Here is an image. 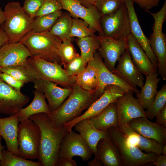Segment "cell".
<instances>
[{"label":"cell","instance_id":"22","mask_svg":"<svg viewBox=\"0 0 166 166\" xmlns=\"http://www.w3.org/2000/svg\"><path fill=\"white\" fill-rule=\"evenodd\" d=\"M127 49L132 60L141 73L146 76L158 71V69L131 34L127 38Z\"/></svg>","mask_w":166,"mask_h":166},{"label":"cell","instance_id":"16","mask_svg":"<svg viewBox=\"0 0 166 166\" xmlns=\"http://www.w3.org/2000/svg\"><path fill=\"white\" fill-rule=\"evenodd\" d=\"M30 101L29 97L18 92L0 79V113L11 116L18 114Z\"/></svg>","mask_w":166,"mask_h":166},{"label":"cell","instance_id":"43","mask_svg":"<svg viewBox=\"0 0 166 166\" xmlns=\"http://www.w3.org/2000/svg\"><path fill=\"white\" fill-rule=\"evenodd\" d=\"M1 79L4 82L18 92H21V89L24 83L18 80L10 75L2 73L0 75Z\"/></svg>","mask_w":166,"mask_h":166},{"label":"cell","instance_id":"20","mask_svg":"<svg viewBox=\"0 0 166 166\" xmlns=\"http://www.w3.org/2000/svg\"><path fill=\"white\" fill-rule=\"evenodd\" d=\"M32 55L20 42L8 43L0 49V66L2 67L24 65Z\"/></svg>","mask_w":166,"mask_h":166},{"label":"cell","instance_id":"54","mask_svg":"<svg viewBox=\"0 0 166 166\" xmlns=\"http://www.w3.org/2000/svg\"><path fill=\"white\" fill-rule=\"evenodd\" d=\"M1 68H2V67L0 66V75L1 73H2V72H1ZM0 79H1L0 77Z\"/></svg>","mask_w":166,"mask_h":166},{"label":"cell","instance_id":"17","mask_svg":"<svg viewBox=\"0 0 166 166\" xmlns=\"http://www.w3.org/2000/svg\"><path fill=\"white\" fill-rule=\"evenodd\" d=\"M118 61L117 65L112 72L132 87L141 89L144 83V77L133 63L127 49Z\"/></svg>","mask_w":166,"mask_h":166},{"label":"cell","instance_id":"49","mask_svg":"<svg viewBox=\"0 0 166 166\" xmlns=\"http://www.w3.org/2000/svg\"><path fill=\"white\" fill-rule=\"evenodd\" d=\"M84 6L88 7L94 5L96 0H78Z\"/></svg>","mask_w":166,"mask_h":166},{"label":"cell","instance_id":"8","mask_svg":"<svg viewBox=\"0 0 166 166\" xmlns=\"http://www.w3.org/2000/svg\"><path fill=\"white\" fill-rule=\"evenodd\" d=\"M40 132L38 126L28 119L19 124L17 142L19 156L33 160L39 157Z\"/></svg>","mask_w":166,"mask_h":166},{"label":"cell","instance_id":"3","mask_svg":"<svg viewBox=\"0 0 166 166\" xmlns=\"http://www.w3.org/2000/svg\"><path fill=\"white\" fill-rule=\"evenodd\" d=\"M57 62H52L39 57H29L24 68L29 75L34 79L48 81L65 88H73L76 77L69 74Z\"/></svg>","mask_w":166,"mask_h":166},{"label":"cell","instance_id":"30","mask_svg":"<svg viewBox=\"0 0 166 166\" xmlns=\"http://www.w3.org/2000/svg\"><path fill=\"white\" fill-rule=\"evenodd\" d=\"M76 83L81 88L95 93L98 84L96 69L88 62L85 69L76 76Z\"/></svg>","mask_w":166,"mask_h":166},{"label":"cell","instance_id":"26","mask_svg":"<svg viewBox=\"0 0 166 166\" xmlns=\"http://www.w3.org/2000/svg\"><path fill=\"white\" fill-rule=\"evenodd\" d=\"M73 127L75 130L86 142L91 148L93 154L95 155L97 146L101 139L110 136L108 130H99L95 128L87 119L82 120L75 124Z\"/></svg>","mask_w":166,"mask_h":166},{"label":"cell","instance_id":"29","mask_svg":"<svg viewBox=\"0 0 166 166\" xmlns=\"http://www.w3.org/2000/svg\"><path fill=\"white\" fill-rule=\"evenodd\" d=\"M87 119L95 128L100 131H105L111 127H117L119 124L118 120L114 102L97 116Z\"/></svg>","mask_w":166,"mask_h":166},{"label":"cell","instance_id":"36","mask_svg":"<svg viewBox=\"0 0 166 166\" xmlns=\"http://www.w3.org/2000/svg\"><path fill=\"white\" fill-rule=\"evenodd\" d=\"M96 32L95 29L90 27L89 24L83 20L73 18L70 38H84L91 36Z\"/></svg>","mask_w":166,"mask_h":166},{"label":"cell","instance_id":"28","mask_svg":"<svg viewBox=\"0 0 166 166\" xmlns=\"http://www.w3.org/2000/svg\"><path fill=\"white\" fill-rule=\"evenodd\" d=\"M156 72L146 75L145 81L139 93L136 94L137 99L144 109H147L153 101L158 92L157 88L160 78Z\"/></svg>","mask_w":166,"mask_h":166},{"label":"cell","instance_id":"53","mask_svg":"<svg viewBox=\"0 0 166 166\" xmlns=\"http://www.w3.org/2000/svg\"><path fill=\"white\" fill-rule=\"evenodd\" d=\"M162 154L166 155V145L165 144L162 149Z\"/></svg>","mask_w":166,"mask_h":166},{"label":"cell","instance_id":"50","mask_svg":"<svg viewBox=\"0 0 166 166\" xmlns=\"http://www.w3.org/2000/svg\"><path fill=\"white\" fill-rule=\"evenodd\" d=\"M89 166H102L103 164L98 160L94 158V159L88 163Z\"/></svg>","mask_w":166,"mask_h":166},{"label":"cell","instance_id":"5","mask_svg":"<svg viewBox=\"0 0 166 166\" xmlns=\"http://www.w3.org/2000/svg\"><path fill=\"white\" fill-rule=\"evenodd\" d=\"M5 20L1 29L7 35L8 43L18 42L32 30L34 19L30 18L23 10L18 2L12 1L5 6L4 11Z\"/></svg>","mask_w":166,"mask_h":166},{"label":"cell","instance_id":"10","mask_svg":"<svg viewBox=\"0 0 166 166\" xmlns=\"http://www.w3.org/2000/svg\"><path fill=\"white\" fill-rule=\"evenodd\" d=\"M97 69L98 84L95 94L98 99L103 93L105 87L109 85L118 86L125 92H131L137 94L140 92L137 88H135L110 71L105 66L102 58L98 52L96 51L93 58L88 62Z\"/></svg>","mask_w":166,"mask_h":166},{"label":"cell","instance_id":"23","mask_svg":"<svg viewBox=\"0 0 166 166\" xmlns=\"http://www.w3.org/2000/svg\"><path fill=\"white\" fill-rule=\"evenodd\" d=\"M95 156L103 166H123L119 150L110 136L99 141Z\"/></svg>","mask_w":166,"mask_h":166},{"label":"cell","instance_id":"37","mask_svg":"<svg viewBox=\"0 0 166 166\" xmlns=\"http://www.w3.org/2000/svg\"><path fill=\"white\" fill-rule=\"evenodd\" d=\"M73 40L68 39L62 42L59 52L61 65L69 63L80 56L72 42Z\"/></svg>","mask_w":166,"mask_h":166},{"label":"cell","instance_id":"48","mask_svg":"<svg viewBox=\"0 0 166 166\" xmlns=\"http://www.w3.org/2000/svg\"><path fill=\"white\" fill-rule=\"evenodd\" d=\"M9 41L8 37L5 32L1 28L0 29V49L4 45L8 43Z\"/></svg>","mask_w":166,"mask_h":166},{"label":"cell","instance_id":"33","mask_svg":"<svg viewBox=\"0 0 166 166\" xmlns=\"http://www.w3.org/2000/svg\"><path fill=\"white\" fill-rule=\"evenodd\" d=\"M63 13L61 10L36 17L32 23V30L39 32L49 31L57 19Z\"/></svg>","mask_w":166,"mask_h":166},{"label":"cell","instance_id":"7","mask_svg":"<svg viewBox=\"0 0 166 166\" xmlns=\"http://www.w3.org/2000/svg\"><path fill=\"white\" fill-rule=\"evenodd\" d=\"M151 15L154 20L152 32L149 39L151 49L157 58L158 73L164 80H166V37L163 32L164 23L166 18V0L161 9L153 13L145 11Z\"/></svg>","mask_w":166,"mask_h":166},{"label":"cell","instance_id":"1","mask_svg":"<svg viewBox=\"0 0 166 166\" xmlns=\"http://www.w3.org/2000/svg\"><path fill=\"white\" fill-rule=\"evenodd\" d=\"M29 119L36 124L40 130L38 161L42 166H56L61 143L68 131L64 125L55 127L46 113L34 114Z\"/></svg>","mask_w":166,"mask_h":166},{"label":"cell","instance_id":"39","mask_svg":"<svg viewBox=\"0 0 166 166\" xmlns=\"http://www.w3.org/2000/svg\"><path fill=\"white\" fill-rule=\"evenodd\" d=\"M1 72L8 74L24 83L33 82L34 80L29 75L23 65L2 67Z\"/></svg>","mask_w":166,"mask_h":166},{"label":"cell","instance_id":"55","mask_svg":"<svg viewBox=\"0 0 166 166\" xmlns=\"http://www.w3.org/2000/svg\"><path fill=\"white\" fill-rule=\"evenodd\" d=\"M0 161H1V160H0Z\"/></svg>","mask_w":166,"mask_h":166},{"label":"cell","instance_id":"14","mask_svg":"<svg viewBox=\"0 0 166 166\" xmlns=\"http://www.w3.org/2000/svg\"><path fill=\"white\" fill-rule=\"evenodd\" d=\"M97 37L100 44L98 53L104 59L105 66L112 72L116 62L127 49V39L116 40L99 34Z\"/></svg>","mask_w":166,"mask_h":166},{"label":"cell","instance_id":"35","mask_svg":"<svg viewBox=\"0 0 166 166\" xmlns=\"http://www.w3.org/2000/svg\"><path fill=\"white\" fill-rule=\"evenodd\" d=\"M166 84L157 92L152 102L146 109L147 118L152 120L166 105Z\"/></svg>","mask_w":166,"mask_h":166},{"label":"cell","instance_id":"42","mask_svg":"<svg viewBox=\"0 0 166 166\" xmlns=\"http://www.w3.org/2000/svg\"><path fill=\"white\" fill-rule=\"evenodd\" d=\"M44 0H24L22 9L31 18L34 19L36 14L42 6Z\"/></svg>","mask_w":166,"mask_h":166},{"label":"cell","instance_id":"24","mask_svg":"<svg viewBox=\"0 0 166 166\" xmlns=\"http://www.w3.org/2000/svg\"><path fill=\"white\" fill-rule=\"evenodd\" d=\"M19 122L17 114L0 118V136L4 140L7 150L18 156L17 137Z\"/></svg>","mask_w":166,"mask_h":166},{"label":"cell","instance_id":"52","mask_svg":"<svg viewBox=\"0 0 166 166\" xmlns=\"http://www.w3.org/2000/svg\"><path fill=\"white\" fill-rule=\"evenodd\" d=\"M2 137L0 136V160H1L2 159V150L5 148V147L2 145L1 143V141Z\"/></svg>","mask_w":166,"mask_h":166},{"label":"cell","instance_id":"51","mask_svg":"<svg viewBox=\"0 0 166 166\" xmlns=\"http://www.w3.org/2000/svg\"><path fill=\"white\" fill-rule=\"evenodd\" d=\"M5 15L4 11L0 7V25L2 24L5 22Z\"/></svg>","mask_w":166,"mask_h":166},{"label":"cell","instance_id":"4","mask_svg":"<svg viewBox=\"0 0 166 166\" xmlns=\"http://www.w3.org/2000/svg\"><path fill=\"white\" fill-rule=\"evenodd\" d=\"M19 42L26 47L33 56L61 64L59 52L62 42L49 31L30 30Z\"/></svg>","mask_w":166,"mask_h":166},{"label":"cell","instance_id":"45","mask_svg":"<svg viewBox=\"0 0 166 166\" xmlns=\"http://www.w3.org/2000/svg\"><path fill=\"white\" fill-rule=\"evenodd\" d=\"M155 117L156 123L166 128V105L159 112Z\"/></svg>","mask_w":166,"mask_h":166},{"label":"cell","instance_id":"12","mask_svg":"<svg viewBox=\"0 0 166 166\" xmlns=\"http://www.w3.org/2000/svg\"><path fill=\"white\" fill-rule=\"evenodd\" d=\"M58 0L63 9L67 11L73 18L81 19L98 34L104 35L100 23L101 16L94 5L87 7L78 0Z\"/></svg>","mask_w":166,"mask_h":166},{"label":"cell","instance_id":"32","mask_svg":"<svg viewBox=\"0 0 166 166\" xmlns=\"http://www.w3.org/2000/svg\"><path fill=\"white\" fill-rule=\"evenodd\" d=\"M75 41L80 50V56L88 62L93 58L94 53L100 46L97 36L95 34L84 38H77Z\"/></svg>","mask_w":166,"mask_h":166},{"label":"cell","instance_id":"41","mask_svg":"<svg viewBox=\"0 0 166 166\" xmlns=\"http://www.w3.org/2000/svg\"><path fill=\"white\" fill-rule=\"evenodd\" d=\"M62 9L61 4L58 0H44L36 14L35 18L61 10Z\"/></svg>","mask_w":166,"mask_h":166},{"label":"cell","instance_id":"34","mask_svg":"<svg viewBox=\"0 0 166 166\" xmlns=\"http://www.w3.org/2000/svg\"><path fill=\"white\" fill-rule=\"evenodd\" d=\"M1 166H42L38 161L34 162L17 156L4 148L2 150V159L0 161Z\"/></svg>","mask_w":166,"mask_h":166},{"label":"cell","instance_id":"9","mask_svg":"<svg viewBox=\"0 0 166 166\" xmlns=\"http://www.w3.org/2000/svg\"><path fill=\"white\" fill-rule=\"evenodd\" d=\"M100 23L105 36L116 40H126L130 34L129 16L124 3L115 12L102 17Z\"/></svg>","mask_w":166,"mask_h":166},{"label":"cell","instance_id":"11","mask_svg":"<svg viewBox=\"0 0 166 166\" xmlns=\"http://www.w3.org/2000/svg\"><path fill=\"white\" fill-rule=\"evenodd\" d=\"M125 92L124 90L118 86L113 85L107 86L105 87L102 94L91 105L84 113L63 125L68 131H71L74 125L78 122L97 116Z\"/></svg>","mask_w":166,"mask_h":166},{"label":"cell","instance_id":"44","mask_svg":"<svg viewBox=\"0 0 166 166\" xmlns=\"http://www.w3.org/2000/svg\"><path fill=\"white\" fill-rule=\"evenodd\" d=\"M145 11L157 6L160 0H132Z\"/></svg>","mask_w":166,"mask_h":166},{"label":"cell","instance_id":"46","mask_svg":"<svg viewBox=\"0 0 166 166\" xmlns=\"http://www.w3.org/2000/svg\"><path fill=\"white\" fill-rule=\"evenodd\" d=\"M75 161L72 158L68 157L59 158L56 166H76Z\"/></svg>","mask_w":166,"mask_h":166},{"label":"cell","instance_id":"21","mask_svg":"<svg viewBox=\"0 0 166 166\" xmlns=\"http://www.w3.org/2000/svg\"><path fill=\"white\" fill-rule=\"evenodd\" d=\"M128 125L133 130L141 135L166 144V128L162 125L143 117L133 119Z\"/></svg>","mask_w":166,"mask_h":166},{"label":"cell","instance_id":"31","mask_svg":"<svg viewBox=\"0 0 166 166\" xmlns=\"http://www.w3.org/2000/svg\"><path fill=\"white\" fill-rule=\"evenodd\" d=\"M72 19L68 12H63L49 31L62 42L68 39L73 40V38L70 37Z\"/></svg>","mask_w":166,"mask_h":166},{"label":"cell","instance_id":"38","mask_svg":"<svg viewBox=\"0 0 166 166\" xmlns=\"http://www.w3.org/2000/svg\"><path fill=\"white\" fill-rule=\"evenodd\" d=\"M124 0H96L94 5L103 17L116 11L124 3Z\"/></svg>","mask_w":166,"mask_h":166},{"label":"cell","instance_id":"27","mask_svg":"<svg viewBox=\"0 0 166 166\" xmlns=\"http://www.w3.org/2000/svg\"><path fill=\"white\" fill-rule=\"evenodd\" d=\"M34 97L31 103L25 108L21 109L17 114L21 122L29 119L31 116L40 113L49 114L51 111L45 101L46 97L42 91L35 89L33 91Z\"/></svg>","mask_w":166,"mask_h":166},{"label":"cell","instance_id":"25","mask_svg":"<svg viewBox=\"0 0 166 166\" xmlns=\"http://www.w3.org/2000/svg\"><path fill=\"white\" fill-rule=\"evenodd\" d=\"M117 128L125 135L131 143L137 146L141 151H144L146 153L162 154V149L165 144L141 135L133 130L128 124L119 125Z\"/></svg>","mask_w":166,"mask_h":166},{"label":"cell","instance_id":"40","mask_svg":"<svg viewBox=\"0 0 166 166\" xmlns=\"http://www.w3.org/2000/svg\"><path fill=\"white\" fill-rule=\"evenodd\" d=\"M88 64V62L80 55L63 65L64 69L69 74L76 77L85 69Z\"/></svg>","mask_w":166,"mask_h":166},{"label":"cell","instance_id":"6","mask_svg":"<svg viewBox=\"0 0 166 166\" xmlns=\"http://www.w3.org/2000/svg\"><path fill=\"white\" fill-rule=\"evenodd\" d=\"M108 130L119 150L123 166H139L153 163L158 157L159 154L155 153L142 152L117 127H111Z\"/></svg>","mask_w":166,"mask_h":166},{"label":"cell","instance_id":"18","mask_svg":"<svg viewBox=\"0 0 166 166\" xmlns=\"http://www.w3.org/2000/svg\"><path fill=\"white\" fill-rule=\"evenodd\" d=\"M33 82L34 88L42 92L45 95L51 113L60 107L72 90V88H61L54 83L47 80L34 79Z\"/></svg>","mask_w":166,"mask_h":166},{"label":"cell","instance_id":"15","mask_svg":"<svg viewBox=\"0 0 166 166\" xmlns=\"http://www.w3.org/2000/svg\"><path fill=\"white\" fill-rule=\"evenodd\" d=\"M133 93L125 92L114 102L116 108L119 125L128 124L133 119L143 117L147 118L146 111Z\"/></svg>","mask_w":166,"mask_h":166},{"label":"cell","instance_id":"13","mask_svg":"<svg viewBox=\"0 0 166 166\" xmlns=\"http://www.w3.org/2000/svg\"><path fill=\"white\" fill-rule=\"evenodd\" d=\"M93 154L90 147L79 134L71 130L65 134L62 140L58 158H72L77 156L83 161H86L91 158Z\"/></svg>","mask_w":166,"mask_h":166},{"label":"cell","instance_id":"47","mask_svg":"<svg viewBox=\"0 0 166 166\" xmlns=\"http://www.w3.org/2000/svg\"><path fill=\"white\" fill-rule=\"evenodd\" d=\"M152 164L156 166H166V155L162 154H159Z\"/></svg>","mask_w":166,"mask_h":166},{"label":"cell","instance_id":"19","mask_svg":"<svg viewBox=\"0 0 166 166\" xmlns=\"http://www.w3.org/2000/svg\"><path fill=\"white\" fill-rule=\"evenodd\" d=\"M128 14L130 24V34L139 43L142 49L158 69V62L156 57L151 49L149 39L144 34L136 14L132 0H124Z\"/></svg>","mask_w":166,"mask_h":166},{"label":"cell","instance_id":"2","mask_svg":"<svg viewBox=\"0 0 166 166\" xmlns=\"http://www.w3.org/2000/svg\"><path fill=\"white\" fill-rule=\"evenodd\" d=\"M97 99L95 93L76 83L68 99L57 110L47 115L55 127H60L80 116L84 110Z\"/></svg>","mask_w":166,"mask_h":166}]
</instances>
